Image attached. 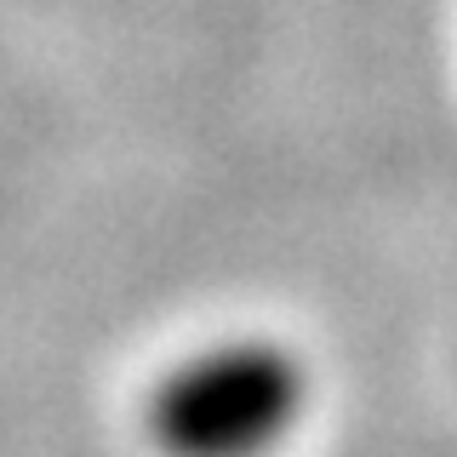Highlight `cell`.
Segmentation results:
<instances>
[{"label":"cell","instance_id":"obj_1","mask_svg":"<svg viewBox=\"0 0 457 457\" xmlns=\"http://www.w3.org/2000/svg\"><path fill=\"white\" fill-rule=\"evenodd\" d=\"M309 378L269 337H223L195 349L154 389V435L171 457H269L303 418Z\"/></svg>","mask_w":457,"mask_h":457}]
</instances>
